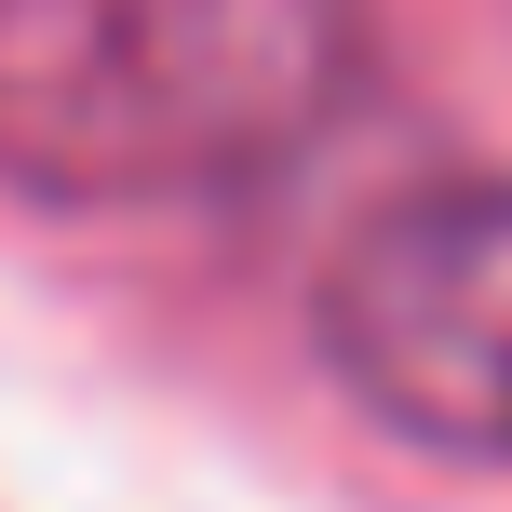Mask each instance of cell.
<instances>
[{
    "mask_svg": "<svg viewBox=\"0 0 512 512\" xmlns=\"http://www.w3.org/2000/svg\"><path fill=\"white\" fill-rule=\"evenodd\" d=\"M351 81L364 0H0V189L54 216L230 203Z\"/></svg>",
    "mask_w": 512,
    "mask_h": 512,
    "instance_id": "cell-1",
    "label": "cell"
},
{
    "mask_svg": "<svg viewBox=\"0 0 512 512\" xmlns=\"http://www.w3.org/2000/svg\"><path fill=\"white\" fill-rule=\"evenodd\" d=\"M337 391L432 459H512V176H432L324 256Z\"/></svg>",
    "mask_w": 512,
    "mask_h": 512,
    "instance_id": "cell-2",
    "label": "cell"
}]
</instances>
